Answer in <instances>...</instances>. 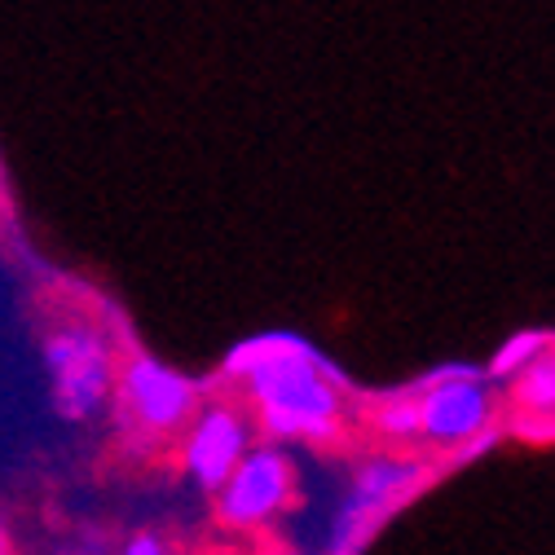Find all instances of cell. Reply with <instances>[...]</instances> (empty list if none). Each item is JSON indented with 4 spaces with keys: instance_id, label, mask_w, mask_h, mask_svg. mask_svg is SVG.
Returning <instances> with one entry per match:
<instances>
[{
    "instance_id": "obj_5",
    "label": "cell",
    "mask_w": 555,
    "mask_h": 555,
    "mask_svg": "<svg viewBox=\"0 0 555 555\" xmlns=\"http://www.w3.org/2000/svg\"><path fill=\"white\" fill-rule=\"evenodd\" d=\"M247 450H251V420L230 401H212V405L194 410V420L185 424L181 463L198 490L217 494Z\"/></svg>"
},
{
    "instance_id": "obj_9",
    "label": "cell",
    "mask_w": 555,
    "mask_h": 555,
    "mask_svg": "<svg viewBox=\"0 0 555 555\" xmlns=\"http://www.w3.org/2000/svg\"><path fill=\"white\" fill-rule=\"evenodd\" d=\"M375 428H384L388 437H414L420 433V405L410 401H388L379 414H375Z\"/></svg>"
},
{
    "instance_id": "obj_11",
    "label": "cell",
    "mask_w": 555,
    "mask_h": 555,
    "mask_svg": "<svg viewBox=\"0 0 555 555\" xmlns=\"http://www.w3.org/2000/svg\"><path fill=\"white\" fill-rule=\"evenodd\" d=\"M119 555H168V546H164V538H155V533H132Z\"/></svg>"
},
{
    "instance_id": "obj_8",
    "label": "cell",
    "mask_w": 555,
    "mask_h": 555,
    "mask_svg": "<svg viewBox=\"0 0 555 555\" xmlns=\"http://www.w3.org/2000/svg\"><path fill=\"white\" fill-rule=\"evenodd\" d=\"M516 401L529 410H555V353L533 358L525 375H516Z\"/></svg>"
},
{
    "instance_id": "obj_2",
    "label": "cell",
    "mask_w": 555,
    "mask_h": 555,
    "mask_svg": "<svg viewBox=\"0 0 555 555\" xmlns=\"http://www.w3.org/2000/svg\"><path fill=\"white\" fill-rule=\"evenodd\" d=\"M40 358L49 375V401L62 424H93L98 414L111 410L119 358L98 322H57L40 339Z\"/></svg>"
},
{
    "instance_id": "obj_10",
    "label": "cell",
    "mask_w": 555,
    "mask_h": 555,
    "mask_svg": "<svg viewBox=\"0 0 555 555\" xmlns=\"http://www.w3.org/2000/svg\"><path fill=\"white\" fill-rule=\"evenodd\" d=\"M538 349H546V339H542V335H520V339H512L507 349L494 358V366H490V371H494L499 379H507V375H516V366L533 362V358H538Z\"/></svg>"
},
{
    "instance_id": "obj_7",
    "label": "cell",
    "mask_w": 555,
    "mask_h": 555,
    "mask_svg": "<svg viewBox=\"0 0 555 555\" xmlns=\"http://www.w3.org/2000/svg\"><path fill=\"white\" fill-rule=\"evenodd\" d=\"M414 463H392V459H375L362 467L358 485H353V503L339 516V538H335V555H349L358 546V538L375 525V516L388 512V503H397L410 485H414Z\"/></svg>"
},
{
    "instance_id": "obj_6",
    "label": "cell",
    "mask_w": 555,
    "mask_h": 555,
    "mask_svg": "<svg viewBox=\"0 0 555 555\" xmlns=\"http://www.w3.org/2000/svg\"><path fill=\"white\" fill-rule=\"evenodd\" d=\"M414 405H420V433L428 441L459 446V441H472V437L485 433L490 410H494V397H490V384H480L476 375L450 371V375L433 379L428 392Z\"/></svg>"
},
{
    "instance_id": "obj_12",
    "label": "cell",
    "mask_w": 555,
    "mask_h": 555,
    "mask_svg": "<svg viewBox=\"0 0 555 555\" xmlns=\"http://www.w3.org/2000/svg\"><path fill=\"white\" fill-rule=\"evenodd\" d=\"M0 555H14V538H10L5 525H0Z\"/></svg>"
},
{
    "instance_id": "obj_3",
    "label": "cell",
    "mask_w": 555,
    "mask_h": 555,
    "mask_svg": "<svg viewBox=\"0 0 555 555\" xmlns=\"http://www.w3.org/2000/svg\"><path fill=\"white\" fill-rule=\"evenodd\" d=\"M111 405H115V420L132 437L159 441V437L181 433L194 420V410H198V384L185 379L181 371L164 366L159 358L137 353V358L119 362Z\"/></svg>"
},
{
    "instance_id": "obj_4",
    "label": "cell",
    "mask_w": 555,
    "mask_h": 555,
    "mask_svg": "<svg viewBox=\"0 0 555 555\" xmlns=\"http://www.w3.org/2000/svg\"><path fill=\"white\" fill-rule=\"evenodd\" d=\"M296 494V467L278 446H256L217 490V512L234 529H256L273 520Z\"/></svg>"
},
{
    "instance_id": "obj_1",
    "label": "cell",
    "mask_w": 555,
    "mask_h": 555,
    "mask_svg": "<svg viewBox=\"0 0 555 555\" xmlns=\"http://www.w3.org/2000/svg\"><path fill=\"white\" fill-rule=\"evenodd\" d=\"M225 375L243 379L269 437L331 441L339 433V388L309 344L292 335H256L230 353Z\"/></svg>"
}]
</instances>
